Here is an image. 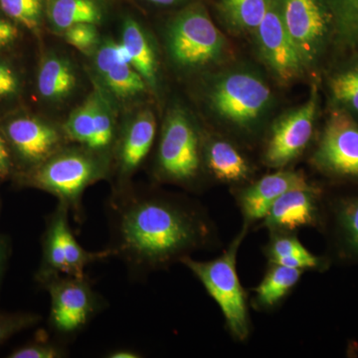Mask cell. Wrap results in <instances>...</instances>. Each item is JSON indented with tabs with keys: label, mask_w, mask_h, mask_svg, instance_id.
I'll list each match as a JSON object with an SVG mask.
<instances>
[{
	"label": "cell",
	"mask_w": 358,
	"mask_h": 358,
	"mask_svg": "<svg viewBox=\"0 0 358 358\" xmlns=\"http://www.w3.org/2000/svg\"><path fill=\"white\" fill-rule=\"evenodd\" d=\"M113 245L109 249L134 274L166 268L205 246L206 219L183 201L119 189L110 201Z\"/></svg>",
	"instance_id": "6da1fadb"
},
{
	"label": "cell",
	"mask_w": 358,
	"mask_h": 358,
	"mask_svg": "<svg viewBox=\"0 0 358 358\" xmlns=\"http://www.w3.org/2000/svg\"><path fill=\"white\" fill-rule=\"evenodd\" d=\"M207 100L217 119L245 134L255 133L274 107V95L267 81L247 68L218 75L209 86Z\"/></svg>",
	"instance_id": "7a4b0ae2"
},
{
	"label": "cell",
	"mask_w": 358,
	"mask_h": 358,
	"mask_svg": "<svg viewBox=\"0 0 358 358\" xmlns=\"http://www.w3.org/2000/svg\"><path fill=\"white\" fill-rule=\"evenodd\" d=\"M101 152L89 150H60L40 166L21 174L22 185L51 193L67 205L77 221L82 218L85 189L107 171Z\"/></svg>",
	"instance_id": "3957f363"
},
{
	"label": "cell",
	"mask_w": 358,
	"mask_h": 358,
	"mask_svg": "<svg viewBox=\"0 0 358 358\" xmlns=\"http://www.w3.org/2000/svg\"><path fill=\"white\" fill-rule=\"evenodd\" d=\"M246 227L218 258L196 261L187 256L180 261L196 275L207 293L216 301L231 334L239 341L248 338L250 333L246 294L236 268L238 250L246 235Z\"/></svg>",
	"instance_id": "277c9868"
},
{
	"label": "cell",
	"mask_w": 358,
	"mask_h": 358,
	"mask_svg": "<svg viewBox=\"0 0 358 358\" xmlns=\"http://www.w3.org/2000/svg\"><path fill=\"white\" fill-rule=\"evenodd\" d=\"M173 62L183 69H201L222 60L227 41L204 9H187L176 16L167 33Z\"/></svg>",
	"instance_id": "5b68a950"
},
{
	"label": "cell",
	"mask_w": 358,
	"mask_h": 358,
	"mask_svg": "<svg viewBox=\"0 0 358 358\" xmlns=\"http://www.w3.org/2000/svg\"><path fill=\"white\" fill-rule=\"evenodd\" d=\"M70 210L59 202L47 222L42 240V259L36 280L40 285L58 275L86 277L85 268L91 264L115 257L110 249L91 252L77 241L69 224Z\"/></svg>",
	"instance_id": "8992f818"
},
{
	"label": "cell",
	"mask_w": 358,
	"mask_h": 358,
	"mask_svg": "<svg viewBox=\"0 0 358 358\" xmlns=\"http://www.w3.org/2000/svg\"><path fill=\"white\" fill-rule=\"evenodd\" d=\"M203 155L196 129L188 115L174 109L167 115L157 152V166L162 178L186 185L201 171Z\"/></svg>",
	"instance_id": "52a82bcc"
},
{
	"label": "cell",
	"mask_w": 358,
	"mask_h": 358,
	"mask_svg": "<svg viewBox=\"0 0 358 358\" xmlns=\"http://www.w3.org/2000/svg\"><path fill=\"white\" fill-rule=\"evenodd\" d=\"M42 286L50 296L49 324L61 336L79 333L103 307L87 277L58 275Z\"/></svg>",
	"instance_id": "ba28073f"
},
{
	"label": "cell",
	"mask_w": 358,
	"mask_h": 358,
	"mask_svg": "<svg viewBox=\"0 0 358 358\" xmlns=\"http://www.w3.org/2000/svg\"><path fill=\"white\" fill-rule=\"evenodd\" d=\"M282 21L306 68L322 57L333 23L326 0H280Z\"/></svg>",
	"instance_id": "9c48e42d"
},
{
	"label": "cell",
	"mask_w": 358,
	"mask_h": 358,
	"mask_svg": "<svg viewBox=\"0 0 358 358\" xmlns=\"http://www.w3.org/2000/svg\"><path fill=\"white\" fill-rule=\"evenodd\" d=\"M0 129L6 136L13 164L22 173L31 171L61 150L62 136L52 124L22 113L4 115Z\"/></svg>",
	"instance_id": "30bf717a"
},
{
	"label": "cell",
	"mask_w": 358,
	"mask_h": 358,
	"mask_svg": "<svg viewBox=\"0 0 358 358\" xmlns=\"http://www.w3.org/2000/svg\"><path fill=\"white\" fill-rule=\"evenodd\" d=\"M317 107L319 94L317 87H313L307 102L275 122L264 154L268 166L282 169L305 152L313 138Z\"/></svg>",
	"instance_id": "8fae6325"
},
{
	"label": "cell",
	"mask_w": 358,
	"mask_h": 358,
	"mask_svg": "<svg viewBox=\"0 0 358 358\" xmlns=\"http://www.w3.org/2000/svg\"><path fill=\"white\" fill-rule=\"evenodd\" d=\"M313 164L322 173L358 179V124L353 115L334 109L327 120Z\"/></svg>",
	"instance_id": "7c38bea8"
},
{
	"label": "cell",
	"mask_w": 358,
	"mask_h": 358,
	"mask_svg": "<svg viewBox=\"0 0 358 358\" xmlns=\"http://www.w3.org/2000/svg\"><path fill=\"white\" fill-rule=\"evenodd\" d=\"M255 35L259 55L278 81L289 84L303 74L306 66L285 27L280 0H273Z\"/></svg>",
	"instance_id": "4fadbf2b"
},
{
	"label": "cell",
	"mask_w": 358,
	"mask_h": 358,
	"mask_svg": "<svg viewBox=\"0 0 358 358\" xmlns=\"http://www.w3.org/2000/svg\"><path fill=\"white\" fill-rule=\"evenodd\" d=\"M307 178L299 171H280L267 174L239 193L240 208L247 226L263 220L273 203L284 193L310 186Z\"/></svg>",
	"instance_id": "5bb4252c"
},
{
	"label": "cell",
	"mask_w": 358,
	"mask_h": 358,
	"mask_svg": "<svg viewBox=\"0 0 358 358\" xmlns=\"http://www.w3.org/2000/svg\"><path fill=\"white\" fill-rule=\"evenodd\" d=\"M319 192L313 186L296 188L280 196L268 209L264 225L272 232H289L315 225Z\"/></svg>",
	"instance_id": "9a60e30c"
},
{
	"label": "cell",
	"mask_w": 358,
	"mask_h": 358,
	"mask_svg": "<svg viewBox=\"0 0 358 358\" xmlns=\"http://www.w3.org/2000/svg\"><path fill=\"white\" fill-rule=\"evenodd\" d=\"M96 68L115 96L129 98L145 92L147 82L127 57L122 43L108 41L96 53Z\"/></svg>",
	"instance_id": "2e32d148"
},
{
	"label": "cell",
	"mask_w": 358,
	"mask_h": 358,
	"mask_svg": "<svg viewBox=\"0 0 358 358\" xmlns=\"http://www.w3.org/2000/svg\"><path fill=\"white\" fill-rule=\"evenodd\" d=\"M157 122L152 113L143 112L129 124L119 148V169L122 176L133 173L150 152Z\"/></svg>",
	"instance_id": "e0dca14e"
},
{
	"label": "cell",
	"mask_w": 358,
	"mask_h": 358,
	"mask_svg": "<svg viewBox=\"0 0 358 358\" xmlns=\"http://www.w3.org/2000/svg\"><path fill=\"white\" fill-rule=\"evenodd\" d=\"M202 155L208 171L221 182L241 183L251 176V164L229 141L211 138Z\"/></svg>",
	"instance_id": "ac0fdd59"
},
{
	"label": "cell",
	"mask_w": 358,
	"mask_h": 358,
	"mask_svg": "<svg viewBox=\"0 0 358 358\" xmlns=\"http://www.w3.org/2000/svg\"><path fill=\"white\" fill-rule=\"evenodd\" d=\"M77 79L69 61L56 55H47L37 72L39 96L47 102L64 100L74 91Z\"/></svg>",
	"instance_id": "d6986e66"
},
{
	"label": "cell",
	"mask_w": 358,
	"mask_h": 358,
	"mask_svg": "<svg viewBox=\"0 0 358 358\" xmlns=\"http://www.w3.org/2000/svg\"><path fill=\"white\" fill-rule=\"evenodd\" d=\"M129 63L152 87L157 83V62L154 48L136 21L126 20L122 27V42Z\"/></svg>",
	"instance_id": "ffe728a7"
},
{
	"label": "cell",
	"mask_w": 358,
	"mask_h": 358,
	"mask_svg": "<svg viewBox=\"0 0 358 358\" xmlns=\"http://www.w3.org/2000/svg\"><path fill=\"white\" fill-rule=\"evenodd\" d=\"M273 0H219L220 17L235 34L255 32Z\"/></svg>",
	"instance_id": "44dd1931"
},
{
	"label": "cell",
	"mask_w": 358,
	"mask_h": 358,
	"mask_svg": "<svg viewBox=\"0 0 358 358\" xmlns=\"http://www.w3.org/2000/svg\"><path fill=\"white\" fill-rule=\"evenodd\" d=\"M268 245L270 262L300 270H317L322 267V260L313 255L294 235L289 232H274Z\"/></svg>",
	"instance_id": "7402d4cb"
},
{
	"label": "cell",
	"mask_w": 358,
	"mask_h": 358,
	"mask_svg": "<svg viewBox=\"0 0 358 358\" xmlns=\"http://www.w3.org/2000/svg\"><path fill=\"white\" fill-rule=\"evenodd\" d=\"M303 271L271 263L267 274L255 289L254 305L271 308L277 306L300 281Z\"/></svg>",
	"instance_id": "603a6c76"
},
{
	"label": "cell",
	"mask_w": 358,
	"mask_h": 358,
	"mask_svg": "<svg viewBox=\"0 0 358 358\" xmlns=\"http://www.w3.org/2000/svg\"><path fill=\"white\" fill-rule=\"evenodd\" d=\"M47 14L51 25L59 31L82 23L96 24L101 11L93 0H48Z\"/></svg>",
	"instance_id": "cb8c5ba5"
},
{
	"label": "cell",
	"mask_w": 358,
	"mask_h": 358,
	"mask_svg": "<svg viewBox=\"0 0 358 358\" xmlns=\"http://www.w3.org/2000/svg\"><path fill=\"white\" fill-rule=\"evenodd\" d=\"M333 36L346 50L358 54V0H326Z\"/></svg>",
	"instance_id": "d4e9b609"
},
{
	"label": "cell",
	"mask_w": 358,
	"mask_h": 358,
	"mask_svg": "<svg viewBox=\"0 0 358 358\" xmlns=\"http://www.w3.org/2000/svg\"><path fill=\"white\" fill-rule=\"evenodd\" d=\"M329 88L334 109L358 117V60L334 74Z\"/></svg>",
	"instance_id": "484cf974"
},
{
	"label": "cell",
	"mask_w": 358,
	"mask_h": 358,
	"mask_svg": "<svg viewBox=\"0 0 358 358\" xmlns=\"http://www.w3.org/2000/svg\"><path fill=\"white\" fill-rule=\"evenodd\" d=\"M45 0H0V11L30 31H37L43 20Z\"/></svg>",
	"instance_id": "4316f807"
},
{
	"label": "cell",
	"mask_w": 358,
	"mask_h": 358,
	"mask_svg": "<svg viewBox=\"0 0 358 358\" xmlns=\"http://www.w3.org/2000/svg\"><path fill=\"white\" fill-rule=\"evenodd\" d=\"M336 221L345 248L358 259V196L339 202Z\"/></svg>",
	"instance_id": "83f0119b"
},
{
	"label": "cell",
	"mask_w": 358,
	"mask_h": 358,
	"mask_svg": "<svg viewBox=\"0 0 358 358\" xmlns=\"http://www.w3.org/2000/svg\"><path fill=\"white\" fill-rule=\"evenodd\" d=\"M94 99L90 96L81 106L77 108L64 124V134L69 140L76 141L88 148L94 133Z\"/></svg>",
	"instance_id": "f1b7e54d"
},
{
	"label": "cell",
	"mask_w": 358,
	"mask_h": 358,
	"mask_svg": "<svg viewBox=\"0 0 358 358\" xmlns=\"http://www.w3.org/2000/svg\"><path fill=\"white\" fill-rule=\"evenodd\" d=\"M22 75L10 59L0 54V109H10L21 98Z\"/></svg>",
	"instance_id": "f546056e"
},
{
	"label": "cell",
	"mask_w": 358,
	"mask_h": 358,
	"mask_svg": "<svg viewBox=\"0 0 358 358\" xmlns=\"http://www.w3.org/2000/svg\"><path fill=\"white\" fill-rule=\"evenodd\" d=\"M94 133L89 150L96 152H105L114 141V122L107 105L100 96L94 94Z\"/></svg>",
	"instance_id": "4dcf8cb0"
},
{
	"label": "cell",
	"mask_w": 358,
	"mask_h": 358,
	"mask_svg": "<svg viewBox=\"0 0 358 358\" xmlns=\"http://www.w3.org/2000/svg\"><path fill=\"white\" fill-rule=\"evenodd\" d=\"M41 320V315L35 313H0V345L15 334L37 326Z\"/></svg>",
	"instance_id": "1f68e13d"
},
{
	"label": "cell",
	"mask_w": 358,
	"mask_h": 358,
	"mask_svg": "<svg viewBox=\"0 0 358 358\" xmlns=\"http://www.w3.org/2000/svg\"><path fill=\"white\" fill-rule=\"evenodd\" d=\"M62 346L47 339H38L13 350L9 358H60L65 357Z\"/></svg>",
	"instance_id": "d6a6232c"
},
{
	"label": "cell",
	"mask_w": 358,
	"mask_h": 358,
	"mask_svg": "<svg viewBox=\"0 0 358 358\" xmlns=\"http://www.w3.org/2000/svg\"><path fill=\"white\" fill-rule=\"evenodd\" d=\"M66 41L78 50L91 51L98 43L99 34L95 24L82 23L68 28L64 31Z\"/></svg>",
	"instance_id": "836d02e7"
},
{
	"label": "cell",
	"mask_w": 358,
	"mask_h": 358,
	"mask_svg": "<svg viewBox=\"0 0 358 358\" xmlns=\"http://www.w3.org/2000/svg\"><path fill=\"white\" fill-rule=\"evenodd\" d=\"M20 26L0 11V54L13 48L20 38Z\"/></svg>",
	"instance_id": "e575fe53"
},
{
	"label": "cell",
	"mask_w": 358,
	"mask_h": 358,
	"mask_svg": "<svg viewBox=\"0 0 358 358\" xmlns=\"http://www.w3.org/2000/svg\"><path fill=\"white\" fill-rule=\"evenodd\" d=\"M14 169L13 155L9 150L1 129H0V178L6 179L11 176Z\"/></svg>",
	"instance_id": "d590c367"
},
{
	"label": "cell",
	"mask_w": 358,
	"mask_h": 358,
	"mask_svg": "<svg viewBox=\"0 0 358 358\" xmlns=\"http://www.w3.org/2000/svg\"><path fill=\"white\" fill-rule=\"evenodd\" d=\"M9 243L4 236L0 235V282L3 277L4 271H6L7 260L9 257Z\"/></svg>",
	"instance_id": "8d00e7d4"
},
{
	"label": "cell",
	"mask_w": 358,
	"mask_h": 358,
	"mask_svg": "<svg viewBox=\"0 0 358 358\" xmlns=\"http://www.w3.org/2000/svg\"><path fill=\"white\" fill-rule=\"evenodd\" d=\"M108 357L110 358H138L141 355L133 350H117L110 352Z\"/></svg>",
	"instance_id": "74e56055"
},
{
	"label": "cell",
	"mask_w": 358,
	"mask_h": 358,
	"mask_svg": "<svg viewBox=\"0 0 358 358\" xmlns=\"http://www.w3.org/2000/svg\"><path fill=\"white\" fill-rule=\"evenodd\" d=\"M148 1L159 4V6H169V4H173L174 2L178 1V0H148Z\"/></svg>",
	"instance_id": "f35d334b"
}]
</instances>
